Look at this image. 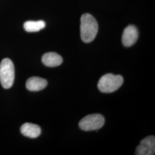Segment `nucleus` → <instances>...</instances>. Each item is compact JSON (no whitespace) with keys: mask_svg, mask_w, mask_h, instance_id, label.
Wrapping results in <instances>:
<instances>
[{"mask_svg":"<svg viewBox=\"0 0 155 155\" xmlns=\"http://www.w3.org/2000/svg\"><path fill=\"white\" fill-rule=\"evenodd\" d=\"M47 86V81L41 78L33 77L29 78L26 82V87L31 91H40Z\"/></svg>","mask_w":155,"mask_h":155,"instance_id":"obj_8","label":"nucleus"},{"mask_svg":"<svg viewBox=\"0 0 155 155\" xmlns=\"http://www.w3.org/2000/svg\"><path fill=\"white\" fill-rule=\"evenodd\" d=\"M20 132L26 137L35 139L40 135L41 130L38 125L31 123H25L21 127Z\"/></svg>","mask_w":155,"mask_h":155,"instance_id":"obj_7","label":"nucleus"},{"mask_svg":"<svg viewBox=\"0 0 155 155\" xmlns=\"http://www.w3.org/2000/svg\"><path fill=\"white\" fill-rule=\"evenodd\" d=\"M124 83V78L120 75L106 74L100 78L98 88L104 93H113L119 89Z\"/></svg>","mask_w":155,"mask_h":155,"instance_id":"obj_2","label":"nucleus"},{"mask_svg":"<svg viewBox=\"0 0 155 155\" xmlns=\"http://www.w3.org/2000/svg\"><path fill=\"white\" fill-rule=\"evenodd\" d=\"M139 38V31L133 25H130L125 28L122 36V42L125 47H129L133 45Z\"/></svg>","mask_w":155,"mask_h":155,"instance_id":"obj_6","label":"nucleus"},{"mask_svg":"<svg viewBox=\"0 0 155 155\" xmlns=\"http://www.w3.org/2000/svg\"><path fill=\"white\" fill-rule=\"evenodd\" d=\"M45 22L43 20L27 21L24 22V28L28 32H36L44 29Z\"/></svg>","mask_w":155,"mask_h":155,"instance_id":"obj_10","label":"nucleus"},{"mask_svg":"<svg viewBox=\"0 0 155 155\" xmlns=\"http://www.w3.org/2000/svg\"><path fill=\"white\" fill-rule=\"evenodd\" d=\"M98 31V24L91 15L85 13L81 18V37L83 42L88 43L94 40Z\"/></svg>","mask_w":155,"mask_h":155,"instance_id":"obj_1","label":"nucleus"},{"mask_svg":"<svg viewBox=\"0 0 155 155\" xmlns=\"http://www.w3.org/2000/svg\"><path fill=\"white\" fill-rule=\"evenodd\" d=\"M15 80V67L11 59H4L0 64V82L4 89H9Z\"/></svg>","mask_w":155,"mask_h":155,"instance_id":"obj_3","label":"nucleus"},{"mask_svg":"<svg viewBox=\"0 0 155 155\" xmlns=\"http://www.w3.org/2000/svg\"><path fill=\"white\" fill-rule=\"evenodd\" d=\"M155 152V137L150 136L143 139L137 147L135 155H153Z\"/></svg>","mask_w":155,"mask_h":155,"instance_id":"obj_5","label":"nucleus"},{"mask_svg":"<svg viewBox=\"0 0 155 155\" xmlns=\"http://www.w3.org/2000/svg\"><path fill=\"white\" fill-rule=\"evenodd\" d=\"M41 61L45 66L54 67L61 65L63 62V58L57 53L51 52L44 54Z\"/></svg>","mask_w":155,"mask_h":155,"instance_id":"obj_9","label":"nucleus"},{"mask_svg":"<svg viewBox=\"0 0 155 155\" xmlns=\"http://www.w3.org/2000/svg\"><path fill=\"white\" fill-rule=\"evenodd\" d=\"M105 124V118L100 114H93L84 117L79 123V127L84 131L98 130Z\"/></svg>","mask_w":155,"mask_h":155,"instance_id":"obj_4","label":"nucleus"}]
</instances>
